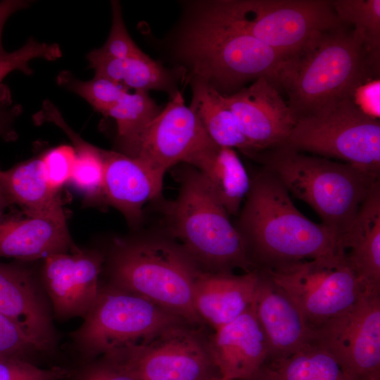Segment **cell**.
<instances>
[{
    "label": "cell",
    "instance_id": "cell-13",
    "mask_svg": "<svg viewBox=\"0 0 380 380\" xmlns=\"http://www.w3.org/2000/svg\"><path fill=\"white\" fill-rule=\"evenodd\" d=\"M212 141L182 94L176 91L146 126L129 156L140 160L164 178L170 168L185 163Z\"/></svg>",
    "mask_w": 380,
    "mask_h": 380
},
{
    "label": "cell",
    "instance_id": "cell-18",
    "mask_svg": "<svg viewBox=\"0 0 380 380\" xmlns=\"http://www.w3.org/2000/svg\"><path fill=\"white\" fill-rule=\"evenodd\" d=\"M258 272L253 306L267 341V360L282 358L310 341L312 331L289 295L267 274Z\"/></svg>",
    "mask_w": 380,
    "mask_h": 380
},
{
    "label": "cell",
    "instance_id": "cell-5",
    "mask_svg": "<svg viewBox=\"0 0 380 380\" xmlns=\"http://www.w3.org/2000/svg\"><path fill=\"white\" fill-rule=\"evenodd\" d=\"M178 195L166 205L165 212L169 229L179 244L208 272L256 270L235 224L203 175L189 165L178 173Z\"/></svg>",
    "mask_w": 380,
    "mask_h": 380
},
{
    "label": "cell",
    "instance_id": "cell-2",
    "mask_svg": "<svg viewBox=\"0 0 380 380\" xmlns=\"http://www.w3.org/2000/svg\"><path fill=\"white\" fill-rule=\"evenodd\" d=\"M374 75H379V68L353 30L342 23L319 33L299 53L284 60L276 86L287 94V104L297 120L331 110Z\"/></svg>",
    "mask_w": 380,
    "mask_h": 380
},
{
    "label": "cell",
    "instance_id": "cell-11",
    "mask_svg": "<svg viewBox=\"0 0 380 380\" xmlns=\"http://www.w3.org/2000/svg\"><path fill=\"white\" fill-rule=\"evenodd\" d=\"M105 357L121 364L137 380H208L217 375L207 343L184 325Z\"/></svg>",
    "mask_w": 380,
    "mask_h": 380
},
{
    "label": "cell",
    "instance_id": "cell-17",
    "mask_svg": "<svg viewBox=\"0 0 380 380\" xmlns=\"http://www.w3.org/2000/svg\"><path fill=\"white\" fill-rule=\"evenodd\" d=\"M218 374L229 380H251L268 357L265 333L253 306L215 330L207 343Z\"/></svg>",
    "mask_w": 380,
    "mask_h": 380
},
{
    "label": "cell",
    "instance_id": "cell-29",
    "mask_svg": "<svg viewBox=\"0 0 380 380\" xmlns=\"http://www.w3.org/2000/svg\"><path fill=\"white\" fill-rule=\"evenodd\" d=\"M331 3L338 20L353 26L372 62L379 68L380 1L331 0Z\"/></svg>",
    "mask_w": 380,
    "mask_h": 380
},
{
    "label": "cell",
    "instance_id": "cell-28",
    "mask_svg": "<svg viewBox=\"0 0 380 380\" xmlns=\"http://www.w3.org/2000/svg\"><path fill=\"white\" fill-rule=\"evenodd\" d=\"M161 110L148 92L127 93L108 113L117 125L122 153L129 156L141 134Z\"/></svg>",
    "mask_w": 380,
    "mask_h": 380
},
{
    "label": "cell",
    "instance_id": "cell-30",
    "mask_svg": "<svg viewBox=\"0 0 380 380\" xmlns=\"http://www.w3.org/2000/svg\"><path fill=\"white\" fill-rule=\"evenodd\" d=\"M56 82L59 87L85 100L94 110L106 117L129 92L122 85L104 77L94 76L91 80H82L69 70L59 72Z\"/></svg>",
    "mask_w": 380,
    "mask_h": 380
},
{
    "label": "cell",
    "instance_id": "cell-32",
    "mask_svg": "<svg viewBox=\"0 0 380 380\" xmlns=\"http://www.w3.org/2000/svg\"><path fill=\"white\" fill-rule=\"evenodd\" d=\"M51 354L15 322L0 313V357L37 365L39 357Z\"/></svg>",
    "mask_w": 380,
    "mask_h": 380
},
{
    "label": "cell",
    "instance_id": "cell-24",
    "mask_svg": "<svg viewBox=\"0 0 380 380\" xmlns=\"http://www.w3.org/2000/svg\"><path fill=\"white\" fill-rule=\"evenodd\" d=\"M0 184L12 204L20 205L27 216L66 217L59 191L44 178L40 157L0 170Z\"/></svg>",
    "mask_w": 380,
    "mask_h": 380
},
{
    "label": "cell",
    "instance_id": "cell-6",
    "mask_svg": "<svg viewBox=\"0 0 380 380\" xmlns=\"http://www.w3.org/2000/svg\"><path fill=\"white\" fill-rule=\"evenodd\" d=\"M198 18L248 34L285 59L319 33L342 24L331 0L213 1Z\"/></svg>",
    "mask_w": 380,
    "mask_h": 380
},
{
    "label": "cell",
    "instance_id": "cell-10",
    "mask_svg": "<svg viewBox=\"0 0 380 380\" xmlns=\"http://www.w3.org/2000/svg\"><path fill=\"white\" fill-rule=\"evenodd\" d=\"M262 272L296 303L312 331L346 312L366 290L338 253Z\"/></svg>",
    "mask_w": 380,
    "mask_h": 380
},
{
    "label": "cell",
    "instance_id": "cell-40",
    "mask_svg": "<svg viewBox=\"0 0 380 380\" xmlns=\"http://www.w3.org/2000/svg\"><path fill=\"white\" fill-rule=\"evenodd\" d=\"M33 2L30 0H3L0 1V56L6 53L2 45V32L6 22L13 14L30 8Z\"/></svg>",
    "mask_w": 380,
    "mask_h": 380
},
{
    "label": "cell",
    "instance_id": "cell-38",
    "mask_svg": "<svg viewBox=\"0 0 380 380\" xmlns=\"http://www.w3.org/2000/svg\"><path fill=\"white\" fill-rule=\"evenodd\" d=\"M379 75L367 77L353 90L350 99L366 115L379 120Z\"/></svg>",
    "mask_w": 380,
    "mask_h": 380
},
{
    "label": "cell",
    "instance_id": "cell-19",
    "mask_svg": "<svg viewBox=\"0 0 380 380\" xmlns=\"http://www.w3.org/2000/svg\"><path fill=\"white\" fill-rule=\"evenodd\" d=\"M101 153L105 201L136 226L142 219L144 205L160 195L163 178L136 158L103 149Z\"/></svg>",
    "mask_w": 380,
    "mask_h": 380
},
{
    "label": "cell",
    "instance_id": "cell-39",
    "mask_svg": "<svg viewBox=\"0 0 380 380\" xmlns=\"http://www.w3.org/2000/svg\"><path fill=\"white\" fill-rule=\"evenodd\" d=\"M23 111L22 106L14 102L9 87L0 84V137L13 140L16 133L13 128L15 120Z\"/></svg>",
    "mask_w": 380,
    "mask_h": 380
},
{
    "label": "cell",
    "instance_id": "cell-36",
    "mask_svg": "<svg viewBox=\"0 0 380 380\" xmlns=\"http://www.w3.org/2000/svg\"><path fill=\"white\" fill-rule=\"evenodd\" d=\"M72 374V369L63 367L42 368L31 362L0 357V380H65Z\"/></svg>",
    "mask_w": 380,
    "mask_h": 380
},
{
    "label": "cell",
    "instance_id": "cell-25",
    "mask_svg": "<svg viewBox=\"0 0 380 380\" xmlns=\"http://www.w3.org/2000/svg\"><path fill=\"white\" fill-rule=\"evenodd\" d=\"M251 380H353L337 360L311 340L289 355L265 361Z\"/></svg>",
    "mask_w": 380,
    "mask_h": 380
},
{
    "label": "cell",
    "instance_id": "cell-31",
    "mask_svg": "<svg viewBox=\"0 0 380 380\" xmlns=\"http://www.w3.org/2000/svg\"><path fill=\"white\" fill-rule=\"evenodd\" d=\"M173 83L170 72L142 51L123 59L120 84L129 91L148 92L154 89L172 95L175 92L172 91Z\"/></svg>",
    "mask_w": 380,
    "mask_h": 380
},
{
    "label": "cell",
    "instance_id": "cell-22",
    "mask_svg": "<svg viewBox=\"0 0 380 380\" xmlns=\"http://www.w3.org/2000/svg\"><path fill=\"white\" fill-rule=\"evenodd\" d=\"M338 253L365 289H380V180L340 236Z\"/></svg>",
    "mask_w": 380,
    "mask_h": 380
},
{
    "label": "cell",
    "instance_id": "cell-35",
    "mask_svg": "<svg viewBox=\"0 0 380 380\" xmlns=\"http://www.w3.org/2000/svg\"><path fill=\"white\" fill-rule=\"evenodd\" d=\"M112 24L104 44L94 51L99 55L127 58L141 51L130 37L123 20L122 8L117 1H111Z\"/></svg>",
    "mask_w": 380,
    "mask_h": 380
},
{
    "label": "cell",
    "instance_id": "cell-33",
    "mask_svg": "<svg viewBox=\"0 0 380 380\" xmlns=\"http://www.w3.org/2000/svg\"><path fill=\"white\" fill-rule=\"evenodd\" d=\"M62 55V50L57 43L41 42L30 37L20 48L0 56V84L13 71L30 75L32 69L30 63L33 60L53 61L61 58Z\"/></svg>",
    "mask_w": 380,
    "mask_h": 380
},
{
    "label": "cell",
    "instance_id": "cell-8",
    "mask_svg": "<svg viewBox=\"0 0 380 380\" xmlns=\"http://www.w3.org/2000/svg\"><path fill=\"white\" fill-rule=\"evenodd\" d=\"M70 336L83 362L139 344L160 332L187 324L181 317L139 296L110 285L97 298Z\"/></svg>",
    "mask_w": 380,
    "mask_h": 380
},
{
    "label": "cell",
    "instance_id": "cell-16",
    "mask_svg": "<svg viewBox=\"0 0 380 380\" xmlns=\"http://www.w3.org/2000/svg\"><path fill=\"white\" fill-rule=\"evenodd\" d=\"M0 313L53 353L57 333L50 301L42 282L19 262L0 261Z\"/></svg>",
    "mask_w": 380,
    "mask_h": 380
},
{
    "label": "cell",
    "instance_id": "cell-14",
    "mask_svg": "<svg viewBox=\"0 0 380 380\" xmlns=\"http://www.w3.org/2000/svg\"><path fill=\"white\" fill-rule=\"evenodd\" d=\"M103 262L99 251L77 247L70 253H54L44 258L41 282L54 318L67 320L86 315L99 294Z\"/></svg>",
    "mask_w": 380,
    "mask_h": 380
},
{
    "label": "cell",
    "instance_id": "cell-20",
    "mask_svg": "<svg viewBox=\"0 0 380 380\" xmlns=\"http://www.w3.org/2000/svg\"><path fill=\"white\" fill-rule=\"evenodd\" d=\"M258 281V270L240 275L201 270L194 286V309L202 322L216 330L252 306Z\"/></svg>",
    "mask_w": 380,
    "mask_h": 380
},
{
    "label": "cell",
    "instance_id": "cell-37",
    "mask_svg": "<svg viewBox=\"0 0 380 380\" xmlns=\"http://www.w3.org/2000/svg\"><path fill=\"white\" fill-rule=\"evenodd\" d=\"M72 380H137L124 366L107 357L83 362L70 376Z\"/></svg>",
    "mask_w": 380,
    "mask_h": 380
},
{
    "label": "cell",
    "instance_id": "cell-27",
    "mask_svg": "<svg viewBox=\"0 0 380 380\" xmlns=\"http://www.w3.org/2000/svg\"><path fill=\"white\" fill-rule=\"evenodd\" d=\"M45 122L60 127L68 137L76 153V160L70 183L89 202L104 201V163L101 149L89 144L65 122L56 107L45 113Z\"/></svg>",
    "mask_w": 380,
    "mask_h": 380
},
{
    "label": "cell",
    "instance_id": "cell-3",
    "mask_svg": "<svg viewBox=\"0 0 380 380\" xmlns=\"http://www.w3.org/2000/svg\"><path fill=\"white\" fill-rule=\"evenodd\" d=\"M110 286L143 297L201 326L193 300L201 269L179 244L155 238L118 239L109 256Z\"/></svg>",
    "mask_w": 380,
    "mask_h": 380
},
{
    "label": "cell",
    "instance_id": "cell-15",
    "mask_svg": "<svg viewBox=\"0 0 380 380\" xmlns=\"http://www.w3.org/2000/svg\"><path fill=\"white\" fill-rule=\"evenodd\" d=\"M222 98L255 154L286 144L296 119L270 80L260 77Z\"/></svg>",
    "mask_w": 380,
    "mask_h": 380
},
{
    "label": "cell",
    "instance_id": "cell-26",
    "mask_svg": "<svg viewBox=\"0 0 380 380\" xmlns=\"http://www.w3.org/2000/svg\"><path fill=\"white\" fill-rule=\"evenodd\" d=\"M191 82L192 100L189 107L208 137L218 146L238 148L253 157L255 152L224 103L222 94L201 80L192 78Z\"/></svg>",
    "mask_w": 380,
    "mask_h": 380
},
{
    "label": "cell",
    "instance_id": "cell-4",
    "mask_svg": "<svg viewBox=\"0 0 380 380\" xmlns=\"http://www.w3.org/2000/svg\"><path fill=\"white\" fill-rule=\"evenodd\" d=\"M290 195L310 206L322 223L341 236L374 184L380 180L348 163L286 146L253 156Z\"/></svg>",
    "mask_w": 380,
    "mask_h": 380
},
{
    "label": "cell",
    "instance_id": "cell-23",
    "mask_svg": "<svg viewBox=\"0 0 380 380\" xmlns=\"http://www.w3.org/2000/svg\"><path fill=\"white\" fill-rule=\"evenodd\" d=\"M184 163L203 175L229 215H238L249 191L251 177L234 149L212 141Z\"/></svg>",
    "mask_w": 380,
    "mask_h": 380
},
{
    "label": "cell",
    "instance_id": "cell-41",
    "mask_svg": "<svg viewBox=\"0 0 380 380\" xmlns=\"http://www.w3.org/2000/svg\"><path fill=\"white\" fill-rule=\"evenodd\" d=\"M11 205H13V204L11 200L0 184V220L4 215V211Z\"/></svg>",
    "mask_w": 380,
    "mask_h": 380
},
{
    "label": "cell",
    "instance_id": "cell-12",
    "mask_svg": "<svg viewBox=\"0 0 380 380\" xmlns=\"http://www.w3.org/2000/svg\"><path fill=\"white\" fill-rule=\"evenodd\" d=\"M353 380H380V289H366L346 312L312 331Z\"/></svg>",
    "mask_w": 380,
    "mask_h": 380
},
{
    "label": "cell",
    "instance_id": "cell-42",
    "mask_svg": "<svg viewBox=\"0 0 380 380\" xmlns=\"http://www.w3.org/2000/svg\"><path fill=\"white\" fill-rule=\"evenodd\" d=\"M208 380H229V379H227L221 376L220 375L217 374V375H215V376L209 378Z\"/></svg>",
    "mask_w": 380,
    "mask_h": 380
},
{
    "label": "cell",
    "instance_id": "cell-21",
    "mask_svg": "<svg viewBox=\"0 0 380 380\" xmlns=\"http://www.w3.org/2000/svg\"><path fill=\"white\" fill-rule=\"evenodd\" d=\"M75 248L66 217L4 215L0 220V258L32 261Z\"/></svg>",
    "mask_w": 380,
    "mask_h": 380
},
{
    "label": "cell",
    "instance_id": "cell-9",
    "mask_svg": "<svg viewBox=\"0 0 380 380\" xmlns=\"http://www.w3.org/2000/svg\"><path fill=\"white\" fill-rule=\"evenodd\" d=\"M283 146L348 163L380 178L379 120L364 114L350 99L297 120Z\"/></svg>",
    "mask_w": 380,
    "mask_h": 380
},
{
    "label": "cell",
    "instance_id": "cell-34",
    "mask_svg": "<svg viewBox=\"0 0 380 380\" xmlns=\"http://www.w3.org/2000/svg\"><path fill=\"white\" fill-rule=\"evenodd\" d=\"M44 178L56 191L70 182L76 153L72 146L60 145L49 149L40 156Z\"/></svg>",
    "mask_w": 380,
    "mask_h": 380
},
{
    "label": "cell",
    "instance_id": "cell-1",
    "mask_svg": "<svg viewBox=\"0 0 380 380\" xmlns=\"http://www.w3.org/2000/svg\"><path fill=\"white\" fill-rule=\"evenodd\" d=\"M235 224L256 270L338 253L340 236L297 209L280 182L262 168L251 177Z\"/></svg>",
    "mask_w": 380,
    "mask_h": 380
},
{
    "label": "cell",
    "instance_id": "cell-7",
    "mask_svg": "<svg viewBox=\"0 0 380 380\" xmlns=\"http://www.w3.org/2000/svg\"><path fill=\"white\" fill-rule=\"evenodd\" d=\"M179 53L192 78L220 93L266 77L276 84L283 56L253 37L200 18L186 30Z\"/></svg>",
    "mask_w": 380,
    "mask_h": 380
}]
</instances>
